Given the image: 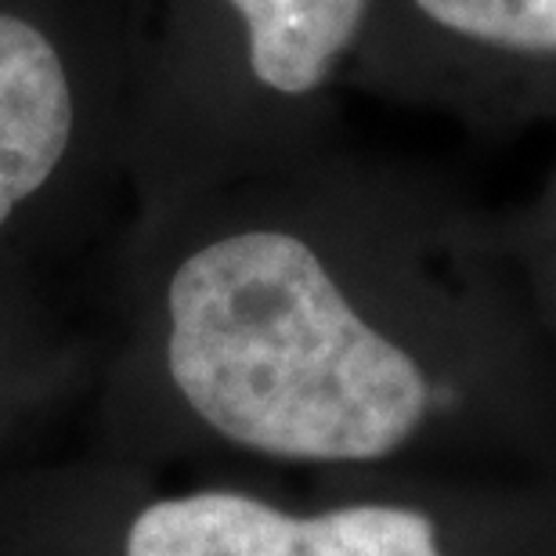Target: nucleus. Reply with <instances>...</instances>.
Returning <instances> with one entry per match:
<instances>
[{
	"label": "nucleus",
	"instance_id": "2",
	"mask_svg": "<svg viewBox=\"0 0 556 556\" xmlns=\"http://www.w3.org/2000/svg\"><path fill=\"white\" fill-rule=\"evenodd\" d=\"M127 556H441L433 525L402 506L289 517L239 492H195L141 509Z\"/></svg>",
	"mask_w": 556,
	"mask_h": 556
},
{
	"label": "nucleus",
	"instance_id": "3",
	"mask_svg": "<svg viewBox=\"0 0 556 556\" xmlns=\"http://www.w3.org/2000/svg\"><path fill=\"white\" fill-rule=\"evenodd\" d=\"M76 130V94L48 33L0 11V228L59 174Z\"/></svg>",
	"mask_w": 556,
	"mask_h": 556
},
{
	"label": "nucleus",
	"instance_id": "4",
	"mask_svg": "<svg viewBox=\"0 0 556 556\" xmlns=\"http://www.w3.org/2000/svg\"><path fill=\"white\" fill-rule=\"evenodd\" d=\"M247 29L250 70L275 94L318 91L358 40L369 0H228Z\"/></svg>",
	"mask_w": 556,
	"mask_h": 556
},
{
	"label": "nucleus",
	"instance_id": "1",
	"mask_svg": "<svg viewBox=\"0 0 556 556\" xmlns=\"http://www.w3.org/2000/svg\"><path fill=\"white\" fill-rule=\"evenodd\" d=\"M166 365L220 438L278 459L391 455L430 397L413 354L348 304L318 253L271 228L206 242L174 271Z\"/></svg>",
	"mask_w": 556,
	"mask_h": 556
},
{
	"label": "nucleus",
	"instance_id": "5",
	"mask_svg": "<svg viewBox=\"0 0 556 556\" xmlns=\"http://www.w3.org/2000/svg\"><path fill=\"white\" fill-rule=\"evenodd\" d=\"M438 26L509 51H556V0H416Z\"/></svg>",
	"mask_w": 556,
	"mask_h": 556
}]
</instances>
